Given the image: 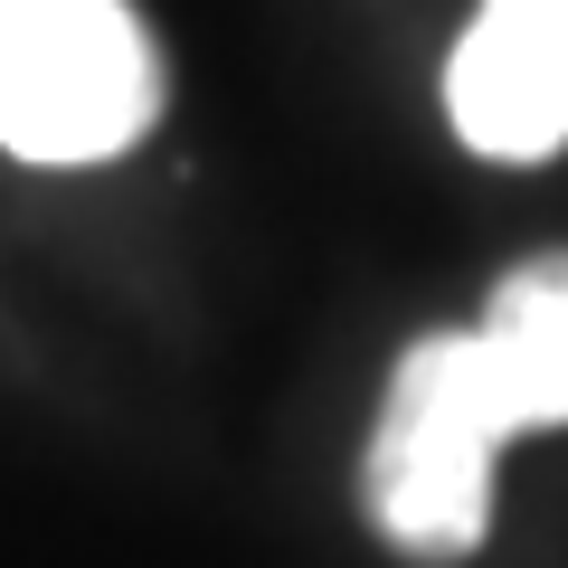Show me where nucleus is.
<instances>
[{"mask_svg": "<svg viewBox=\"0 0 568 568\" xmlns=\"http://www.w3.org/2000/svg\"><path fill=\"white\" fill-rule=\"evenodd\" d=\"M568 426V256H530L493 284L474 332H426L388 369L369 426V521L407 559H465L493 521L503 446Z\"/></svg>", "mask_w": 568, "mask_h": 568, "instance_id": "f257e3e1", "label": "nucleus"}, {"mask_svg": "<svg viewBox=\"0 0 568 568\" xmlns=\"http://www.w3.org/2000/svg\"><path fill=\"white\" fill-rule=\"evenodd\" d=\"M162 114V58L123 0H0V152L114 162Z\"/></svg>", "mask_w": 568, "mask_h": 568, "instance_id": "f03ea898", "label": "nucleus"}, {"mask_svg": "<svg viewBox=\"0 0 568 568\" xmlns=\"http://www.w3.org/2000/svg\"><path fill=\"white\" fill-rule=\"evenodd\" d=\"M446 114L484 162L568 142V0H484L446 58Z\"/></svg>", "mask_w": 568, "mask_h": 568, "instance_id": "7ed1b4c3", "label": "nucleus"}]
</instances>
